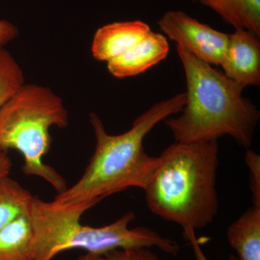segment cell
I'll use <instances>...</instances> for the list:
<instances>
[{
  "mask_svg": "<svg viewBox=\"0 0 260 260\" xmlns=\"http://www.w3.org/2000/svg\"><path fill=\"white\" fill-rule=\"evenodd\" d=\"M186 94L156 103L136 118L122 134L111 135L95 113L90 114L95 134V151L79 181L54 198L59 204L93 207L104 198L137 187L144 189L159 164V156L145 152V137L160 121L181 112Z\"/></svg>",
  "mask_w": 260,
  "mask_h": 260,
  "instance_id": "obj_1",
  "label": "cell"
},
{
  "mask_svg": "<svg viewBox=\"0 0 260 260\" xmlns=\"http://www.w3.org/2000/svg\"><path fill=\"white\" fill-rule=\"evenodd\" d=\"M186 82L181 114L164 120L177 143L218 140L229 135L251 146L260 117L257 107L242 95L244 87L211 65L177 46Z\"/></svg>",
  "mask_w": 260,
  "mask_h": 260,
  "instance_id": "obj_2",
  "label": "cell"
},
{
  "mask_svg": "<svg viewBox=\"0 0 260 260\" xmlns=\"http://www.w3.org/2000/svg\"><path fill=\"white\" fill-rule=\"evenodd\" d=\"M218 141L175 142L159 155L144 189L149 209L183 229L208 226L218 215Z\"/></svg>",
  "mask_w": 260,
  "mask_h": 260,
  "instance_id": "obj_3",
  "label": "cell"
},
{
  "mask_svg": "<svg viewBox=\"0 0 260 260\" xmlns=\"http://www.w3.org/2000/svg\"><path fill=\"white\" fill-rule=\"evenodd\" d=\"M90 205L59 204L34 197L30 215L34 260H51L59 253L83 249L89 254H102L116 249L156 247L172 256L179 252L175 241L162 237L148 228L129 229L135 214L129 211L114 223L102 227L80 223Z\"/></svg>",
  "mask_w": 260,
  "mask_h": 260,
  "instance_id": "obj_4",
  "label": "cell"
},
{
  "mask_svg": "<svg viewBox=\"0 0 260 260\" xmlns=\"http://www.w3.org/2000/svg\"><path fill=\"white\" fill-rule=\"evenodd\" d=\"M68 125V112L59 95L47 87L25 83L0 110V150L20 152L25 174L42 178L59 194L68 189L66 180L44 157L50 148L51 127Z\"/></svg>",
  "mask_w": 260,
  "mask_h": 260,
  "instance_id": "obj_5",
  "label": "cell"
},
{
  "mask_svg": "<svg viewBox=\"0 0 260 260\" xmlns=\"http://www.w3.org/2000/svg\"><path fill=\"white\" fill-rule=\"evenodd\" d=\"M158 24L177 46L208 64L221 65L229 46V34L215 30L181 11L167 12Z\"/></svg>",
  "mask_w": 260,
  "mask_h": 260,
  "instance_id": "obj_6",
  "label": "cell"
},
{
  "mask_svg": "<svg viewBox=\"0 0 260 260\" xmlns=\"http://www.w3.org/2000/svg\"><path fill=\"white\" fill-rule=\"evenodd\" d=\"M259 37L244 29L229 34L226 54L220 66L228 78L244 88L260 85Z\"/></svg>",
  "mask_w": 260,
  "mask_h": 260,
  "instance_id": "obj_7",
  "label": "cell"
},
{
  "mask_svg": "<svg viewBox=\"0 0 260 260\" xmlns=\"http://www.w3.org/2000/svg\"><path fill=\"white\" fill-rule=\"evenodd\" d=\"M151 31L148 24L140 20L108 24L95 32L92 55L98 61L109 62L129 50Z\"/></svg>",
  "mask_w": 260,
  "mask_h": 260,
  "instance_id": "obj_8",
  "label": "cell"
},
{
  "mask_svg": "<svg viewBox=\"0 0 260 260\" xmlns=\"http://www.w3.org/2000/svg\"><path fill=\"white\" fill-rule=\"evenodd\" d=\"M169 45L167 38L151 31L119 57L107 62L109 73L117 78H125L144 73L167 58Z\"/></svg>",
  "mask_w": 260,
  "mask_h": 260,
  "instance_id": "obj_9",
  "label": "cell"
},
{
  "mask_svg": "<svg viewBox=\"0 0 260 260\" xmlns=\"http://www.w3.org/2000/svg\"><path fill=\"white\" fill-rule=\"evenodd\" d=\"M228 242L239 260H260V206H252L228 228Z\"/></svg>",
  "mask_w": 260,
  "mask_h": 260,
  "instance_id": "obj_10",
  "label": "cell"
},
{
  "mask_svg": "<svg viewBox=\"0 0 260 260\" xmlns=\"http://www.w3.org/2000/svg\"><path fill=\"white\" fill-rule=\"evenodd\" d=\"M30 215H23L0 231V260H34Z\"/></svg>",
  "mask_w": 260,
  "mask_h": 260,
  "instance_id": "obj_11",
  "label": "cell"
},
{
  "mask_svg": "<svg viewBox=\"0 0 260 260\" xmlns=\"http://www.w3.org/2000/svg\"><path fill=\"white\" fill-rule=\"evenodd\" d=\"M34 196L9 177L0 181V231L30 213Z\"/></svg>",
  "mask_w": 260,
  "mask_h": 260,
  "instance_id": "obj_12",
  "label": "cell"
},
{
  "mask_svg": "<svg viewBox=\"0 0 260 260\" xmlns=\"http://www.w3.org/2000/svg\"><path fill=\"white\" fill-rule=\"evenodd\" d=\"M221 18L236 30L244 29L260 36V0H227Z\"/></svg>",
  "mask_w": 260,
  "mask_h": 260,
  "instance_id": "obj_13",
  "label": "cell"
},
{
  "mask_svg": "<svg viewBox=\"0 0 260 260\" xmlns=\"http://www.w3.org/2000/svg\"><path fill=\"white\" fill-rule=\"evenodd\" d=\"M24 84L20 65L9 51L0 46V110Z\"/></svg>",
  "mask_w": 260,
  "mask_h": 260,
  "instance_id": "obj_14",
  "label": "cell"
},
{
  "mask_svg": "<svg viewBox=\"0 0 260 260\" xmlns=\"http://www.w3.org/2000/svg\"><path fill=\"white\" fill-rule=\"evenodd\" d=\"M77 260H161L149 248L116 249L102 254L86 253Z\"/></svg>",
  "mask_w": 260,
  "mask_h": 260,
  "instance_id": "obj_15",
  "label": "cell"
},
{
  "mask_svg": "<svg viewBox=\"0 0 260 260\" xmlns=\"http://www.w3.org/2000/svg\"><path fill=\"white\" fill-rule=\"evenodd\" d=\"M245 162L249 170V187L253 205L260 206V155L254 150H248Z\"/></svg>",
  "mask_w": 260,
  "mask_h": 260,
  "instance_id": "obj_16",
  "label": "cell"
},
{
  "mask_svg": "<svg viewBox=\"0 0 260 260\" xmlns=\"http://www.w3.org/2000/svg\"><path fill=\"white\" fill-rule=\"evenodd\" d=\"M194 232L195 231L192 229H184V238L186 240L189 241L191 246H192L196 260H209L203 252V249L200 246L199 241L197 239L196 235H195ZM228 260H239V259L237 256L231 255Z\"/></svg>",
  "mask_w": 260,
  "mask_h": 260,
  "instance_id": "obj_17",
  "label": "cell"
},
{
  "mask_svg": "<svg viewBox=\"0 0 260 260\" xmlns=\"http://www.w3.org/2000/svg\"><path fill=\"white\" fill-rule=\"evenodd\" d=\"M18 29L8 20H0V46L5 47V44L14 40L18 37Z\"/></svg>",
  "mask_w": 260,
  "mask_h": 260,
  "instance_id": "obj_18",
  "label": "cell"
},
{
  "mask_svg": "<svg viewBox=\"0 0 260 260\" xmlns=\"http://www.w3.org/2000/svg\"><path fill=\"white\" fill-rule=\"evenodd\" d=\"M12 166L13 164L7 151L0 150V181L8 177Z\"/></svg>",
  "mask_w": 260,
  "mask_h": 260,
  "instance_id": "obj_19",
  "label": "cell"
},
{
  "mask_svg": "<svg viewBox=\"0 0 260 260\" xmlns=\"http://www.w3.org/2000/svg\"><path fill=\"white\" fill-rule=\"evenodd\" d=\"M194 1H199L205 6L209 7L220 16L223 15L227 3V0H194Z\"/></svg>",
  "mask_w": 260,
  "mask_h": 260,
  "instance_id": "obj_20",
  "label": "cell"
},
{
  "mask_svg": "<svg viewBox=\"0 0 260 260\" xmlns=\"http://www.w3.org/2000/svg\"></svg>",
  "mask_w": 260,
  "mask_h": 260,
  "instance_id": "obj_21",
  "label": "cell"
}]
</instances>
